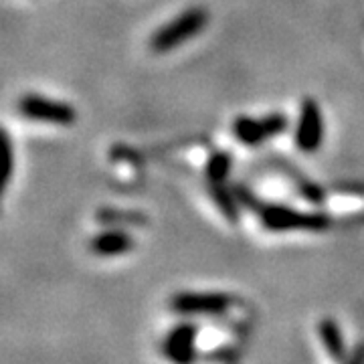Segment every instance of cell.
Wrapping results in <instances>:
<instances>
[{
    "label": "cell",
    "mask_w": 364,
    "mask_h": 364,
    "mask_svg": "<svg viewBox=\"0 0 364 364\" xmlns=\"http://www.w3.org/2000/svg\"><path fill=\"white\" fill-rule=\"evenodd\" d=\"M2 156H4V170H2V184L6 186L11 176H13V144H11V138L9 134L4 132L2 134Z\"/></svg>",
    "instance_id": "obj_13"
},
{
    "label": "cell",
    "mask_w": 364,
    "mask_h": 364,
    "mask_svg": "<svg viewBox=\"0 0 364 364\" xmlns=\"http://www.w3.org/2000/svg\"><path fill=\"white\" fill-rule=\"evenodd\" d=\"M196 332L198 326L188 320L168 328L158 340L160 358L166 364H196L198 360Z\"/></svg>",
    "instance_id": "obj_4"
},
{
    "label": "cell",
    "mask_w": 364,
    "mask_h": 364,
    "mask_svg": "<svg viewBox=\"0 0 364 364\" xmlns=\"http://www.w3.org/2000/svg\"><path fill=\"white\" fill-rule=\"evenodd\" d=\"M257 215L265 225V229L275 233H289V231L320 233L330 227V219L322 213H301L298 208L284 207V205H259Z\"/></svg>",
    "instance_id": "obj_1"
},
{
    "label": "cell",
    "mask_w": 364,
    "mask_h": 364,
    "mask_svg": "<svg viewBox=\"0 0 364 364\" xmlns=\"http://www.w3.org/2000/svg\"><path fill=\"white\" fill-rule=\"evenodd\" d=\"M324 140V119L322 109L316 100L306 97L299 109L298 130H296V144L304 154H314L322 146Z\"/></svg>",
    "instance_id": "obj_7"
},
{
    "label": "cell",
    "mask_w": 364,
    "mask_h": 364,
    "mask_svg": "<svg viewBox=\"0 0 364 364\" xmlns=\"http://www.w3.org/2000/svg\"><path fill=\"white\" fill-rule=\"evenodd\" d=\"M210 193H213V198H215L217 207L221 208L223 215L229 221H237V203H235V196L227 191L225 182H213Z\"/></svg>",
    "instance_id": "obj_10"
},
{
    "label": "cell",
    "mask_w": 364,
    "mask_h": 364,
    "mask_svg": "<svg viewBox=\"0 0 364 364\" xmlns=\"http://www.w3.org/2000/svg\"><path fill=\"white\" fill-rule=\"evenodd\" d=\"M208 13L200 6H193L181 13L170 23L160 26L150 39V47L154 53H170L176 47L184 45L186 41L195 39L196 35L207 26Z\"/></svg>",
    "instance_id": "obj_2"
},
{
    "label": "cell",
    "mask_w": 364,
    "mask_h": 364,
    "mask_svg": "<svg viewBox=\"0 0 364 364\" xmlns=\"http://www.w3.org/2000/svg\"><path fill=\"white\" fill-rule=\"evenodd\" d=\"M21 116L41 124H53V126H71L77 119V112L69 104L47 100L37 93H26L18 102Z\"/></svg>",
    "instance_id": "obj_5"
},
{
    "label": "cell",
    "mask_w": 364,
    "mask_h": 364,
    "mask_svg": "<svg viewBox=\"0 0 364 364\" xmlns=\"http://www.w3.org/2000/svg\"><path fill=\"white\" fill-rule=\"evenodd\" d=\"M235 308V299L221 291H178L170 298V310L178 316L223 318Z\"/></svg>",
    "instance_id": "obj_3"
},
{
    "label": "cell",
    "mask_w": 364,
    "mask_h": 364,
    "mask_svg": "<svg viewBox=\"0 0 364 364\" xmlns=\"http://www.w3.org/2000/svg\"><path fill=\"white\" fill-rule=\"evenodd\" d=\"M231 170V156L225 152L213 154L207 164V176L210 182H225L227 174Z\"/></svg>",
    "instance_id": "obj_11"
},
{
    "label": "cell",
    "mask_w": 364,
    "mask_h": 364,
    "mask_svg": "<svg viewBox=\"0 0 364 364\" xmlns=\"http://www.w3.org/2000/svg\"><path fill=\"white\" fill-rule=\"evenodd\" d=\"M134 249V239L132 235L126 231H119V229H109L104 233L91 237L90 241V251L93 255H100V257H116V255H124Z\"/></svg>",
    "instance_id": "obj_9"
},
{
    "label": "cell",
    "mask_w": 364,
    "mask_h": 364,
    "mask_svg": "<svg viewBox=\"0 0 364 364\" xmlns=\"http://www.w3.org/2000/svg\"><path fill=\"white\" fill-rule=\"evenodd\" d=\"M316 338L318 344L322 346L324 360L328 364H346L350 352L344 344V336L336 320L332 318H322L316 326Z\"/></svg>",
    "instance_id": "obj_8"
},
{
    "label": "cell",
    "mask_w": 364,
    "mask_h": 364,
    "mask_svg": "<svg viewBox=\"0 0 364 364\" xmlns=\"http://www.w3.org/2000/svg\"><path fill=\"white\" fill-rule=\"evenodd\" d=\"M287 128V117L282 114H269L265 117L241 116L235 119V138L245 146H257L275 136L284 134Z\"/></svg>",
    "instance_id": "obj_6"
},
{
    "label": "cell",
    "mask_w": 364,
    "mask_h": 364,
    "mask_svg": "<svg viewBox=\"0 0 364 364\" xmlns=\"http://www.w3.org/2000/svg\"><path fill=\"white\" fill-rule=\"evenodd\" d=\"M97 219L105 225H128V223H144L142 215H138V213H130V210H119V208H104L100 215H97Z\"/></svg>",
    "instance_id": "obj_12"
}]
</instances>
